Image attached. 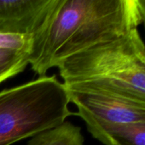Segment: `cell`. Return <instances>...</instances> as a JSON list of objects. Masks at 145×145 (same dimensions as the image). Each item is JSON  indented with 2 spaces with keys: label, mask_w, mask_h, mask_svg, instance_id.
Masks as SVG:
<instances>
[{
  "label": "cell",
  "mask_w": 145,
  "mask_h": 145,
  "mask_svg": "<svg viewBox=\"0 0 145 145\" xmlns=\"http://www.w3.org/2000/svg\"><path fill=\"white\" fill-rule=\"evenodd\" d=\"M141 23L137 0H56L33 37L29 65L44 76L70 56L123 37Z\"/></svg>",
  "instance_id": "obj_1"
},
{
  "label": "cell",
  "mask_w": 145,
  "mask_h": 145,
  "mask_svg": "<svg viewBox=\"0 0 145 145\" xmlns=\"http://www.w3.org/2000/svg\"><path fill=\"white\" fill-rule=\"evenodd\" d=\"M56 68L65 85L145 104V44L138 29L72 55Z\"/></svg>",
  "instance_id": "obj_2"
},
{
  "label": "cell",
  "mask_w": 145,
  "mask_h": 145,
  "mask_svg": "<svg viewBox=\"0 0 145 145\" xmlns=\"http://www.w3.org/2000/svg\"><path fill=\"white\" fill-rule=\"evenodd\" d=\"M66 86L56 76H39L0 91V145H11L52 128L73 113Z\"/></svg>",
  "instance_id": "obj_3"
},
{
  "label": "cell",
  "mask_w": 145,
  "mask_h": 145,
  "mask_svg": "<svg viewBox=\"0 0 145 145\" xmlns=\"http://www.w3.org/2000/svg\"><path fill=\"white\" fill-rule=\"evenodd\" d=\"M65 85V84H64ZM87 129L145 121V104L99 90L65 85Z\"/></svg>",
  "instance_id": "obj_4"
},
{
  "label": "cell",
  "mask_w": 145,
  "mask_h": 145,
  "mask_svg": "<svg viewBox=\"0 0 145 145\" xmlns=\"http://www.w3.org/2000/svg\"><path fill=\"white\" fill-rule=\"evenodd\" d=\"M56 0H0V32L35 36Z\"/></svg>",
  "instance_id": "obj_5"
},
{
  "label": "cell",
  "mask_w": 145,
  "mask_h": 145,
  "mask_svg": "<svg viewBox=\"0 0 145 145\" xmlns=\"http://www.w3.org/2000/svg\"><path fill=\"white\" fill-rule=\"evenodd\" d=\"M87 130L104 145H145V121Z\"/></svg>",
  "instance_id": "obj_6"
},
{
  "label": "cell",
  "mask_w": 145,
  "mask_h": 145,
  "mask_svg": "<svg viewBox=\"0 0 145 145\" xmlns=\"http://www.w3.org/2000/svg\"><path fill=\"white\" fill-rule=\"evenodd\" d=\"M26 145H84V137L79 127L64 121L36 134Z\"/></svg>",
  "instance_id": "obj_7"
},
{
  "label": "cell",
  "mask_w": 145,
  "mask_h": 145,
  "mask_svg": "<svg viewBox=\"0 0 145 145\" xmlns=\"http://www.w3.org/2000/svg\"><path fill=\"white\" fill-rule=\"evenodd\" d=\"M30 54L0 51V83L22 72L29 65Z\"/></svg>",
  "instance_id": "obj_8"
},
{
  "label": "cell",
  "mask_w": 145,
  "mask_h": 145,
  "mask_svg": "<svg viewBox=\"0 0 145 145\" xmlns=\"http://www.w3.org/2000/svg\"><path fill=\"white\" fill-rule=\"evenodd\" d=\"M34 36L0 32V51L31 54Z\"/></svg>",
  "instance_id": "obj_9"
},
{
  "label": "cell",
  "mask_w": 145,
  "mask_h": 145,
  "mask_svg": "<svg viewBox=\"0 0 145 145\" xmlns=\"http://www.w3.org/2000/svg\"><path fill=\"white\" fill-rule=\"evenodd\" d=\"M137 3H138V7L141 20L144 25L145 29V0H137Z\"/></svg>",
  "instance_id": "obj_10"
}]
</instances>
